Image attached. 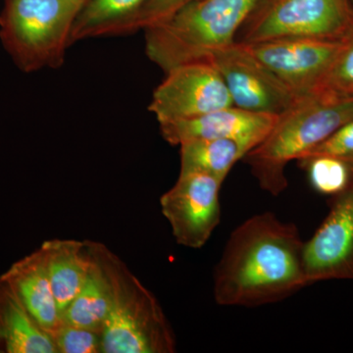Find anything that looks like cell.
I'll list each match as a JSON object with an SVG mask.
<instances>
[{
    "mask_svg": "<svg viewBox=\"0 0 353 353\" xmlns=\"http://www.w3.org/2000/svg\"><path fill=\"white\" fill-rule=\"evenodd\" d=\"M304 243L294 223L255 214L230 234L213 274V296L225 307H259L307 287Z\"/></svg>",
    "mask_w": 353,
    "mask_h": 353,
    "instance_id": "cell-1",
    "label": "cell"
},
{
    "mask_svg": "<svg viewBox=\"0 0 353 353\" xmlns=\"http://www.w3.org/2000/svg\"><path fill=\"white\" fill-rule=\"evenodd\" d=\"M352 119L353 97L316 90L280 114L266 139L243 161L261 190L279 196L289 185L285 169L290 162L312 152Z\"/></svg>",
    "mask_w": 353,
    "mask_h": 353,
    "instance_id": "cell-2",
    "label": "cell"
},
{
    "mask_svg": "<svg viewBox=\"0 0 353 353\" xmlns=\"http://www.w3.org/2000/svg\"><path fill=\"white\" fill-rule=\"evenodd\" d=\"M259 0H194L164 22L148 28V57L165 73L194 61H208L236 41Z\"/></svg>",
    "mask_w": 353,
    "mask_h": 353,
    "instance_id": "cell-3",
    "label": "cell"
},
{
    "mask_svg": "<svg viewBox=\"0 0 353 353\" xmlns=\"http://www.w3.org/2000/svg\"><path fill=\"white\" fill-rule=\"evenodd\" d=\"M87 243L112 290V303L102 330L103 353L176 352L173 327L157 296L108 246Z\"/></svg>",
    "mask_w": 353,
    "mask_h": 353,
    "instance_id": "cell-4",
    "label": "cell"
},
{
    "mask_svg": "<svg viewBox=\"0 0 353 353\" xmlns=\"http://www.w3.org/2000/svg\"><path fill=\"white\" fill-rule=\"evenodd\" d=\"M88 0H4L0 39L16 66L32 73L57 68Z\"/></svg>",
    "mask_w": 353,
    "mask_h": 353,
    "instance_id": "cell-5",
    "label": "cell"
},
{
    "mask_svg": "<svg viewBox=\"0 0 353 353\" xmlns=\"http://www.w3.org/2000/svg\"><path fill=\"white\" fill-rule=\"evenodd\" d=\"M236 41L280 38L347 41L353 37L350 0H259Z\"/></svg>",
    "mask_w": 353,
    "mask_h": 353,
    "instance_id": "cell-6",
    "label": "cell"
},
{
    "mask_svg": "<svg viewBox=\"0 0 353 353\" xmlns=\"http://www.w3.org/2000/svg\"><path fill=\"white\" fill-rule=\"evenodd\" d=\"M232 105L231 95L215 67L208 61H194L166 72L153 92L148 109L161 124Z\"/></svg>",
    "mask_w": 353,
    "mask_h": 353,
    "instance_id": "cell-7",
    "label": "cell"
},
{
    "mask_svg": "<svg viewBox=\"0 0 353 353\" xmlns=\"http://www.w3.org/2000/svg\"><path fill=\"white\" fill-rule=\"evenodd\" d=\"M223 182L197 172H180L175 185L160 199L162 214L180 245L203 248L222 218L220 192Z\"/></svg>",
    "mask_w": 353,
    "mask_h": 353,
    "instance_id": "cell-8",
    "label": "cell"
},
{
    "mask_svg": "<svg viewBox=\"0 0 353 353\" xmlns=\"http://www.w3.org/2000/svg\"><path fill=\"white\" fill-rule=\"evenodd\" d=\"M208 61L219 72L236 108L280 115L299 99L240 41L218 51Z\"/></svg>",
    "mask_w": 353,
    "mask_h": 353,
    "instance_id": "cell-9",
    "label": "cell"
},
{
    "mask_svg": "<svg viewBox=\"0 0 353 353\" xmlns=\"http://www.w3.org/2000/svg\"><path fill=\"white\" fill-rule=\"evenodd\" d=\"M347 41L280 38L243 43L301 97L320 88Z\"/></svg>",
    "mask_w": 353,
    "mask_h": 353,
    "instance_id": "cell-10",
    "label": "cell"
},
{
    "mask_svg": "<svg viewBox=\"0 0 353 353\" xmlns=\"http://www.w3.org/2000/svg\"><path fill=\"white\" fill-rule=\"evenodd\" d=\"M331 201L328 215L304 243L308 285L324 281H353V183Z\"/></svg>",
    "mask_w": 353,
    "mask_h": 353,
    "instance_id": "cell-11",
    "label": "cell"
},
{
    "mask_svg": "<svg viewBox=\"0 0 353 353\" xmlns=\"http://www.w3.org/2000/svg\"><path fill=\"white\" fill-rule=\"evenodd\" d=\"M278 116L232 105L190 119L161 123L159 126L162 137L171 145L196 139H231L248 154L266 139Z\"/></svg>",
    "mask_w": 353,
    "mask_h": 353,
    "instance_id": "cell-12",
    "label": "cell"
},
{
    "mask_svg": "<svg viewBox=\"0 0 353 353\" xmlns=\"http://www.w3.org/2000/svg\"><path fill=\"white\" fill-rule=\"evenodd\" d=\"M3 275L17 290L34 320L50 336L59 326L61 317L51 289L41 246L31 254L14 262Z\"/></svg>",
    "mask_w": 353,
    "mask_h": 353,
    "instance_id": "cell-13",
    "label": "cell"
},
{
    "mask_svg": "<svg viewBox=\"0 0 353 353\" xmlns=\"http://www.w3.org/2000/svg\"><path fill=\"white\" fill-rule=\"evenodd\" d=\"M0 353H57L50 336L3 274L0 276Z\"/></svg>",
    "mask_w": 353,
    "mask_h": 353,
    "instance_id": "cell-14",
    "label": "cell"
},
{
    "mask_svg": "<svg viewBox=\"0 0 353 353\" xmlns=\"http://www.w3.org/2000/svg\"><path fill=\"white\" fill-rule=\"evenodd\" d=\"M60 317L75 299L92 266L87 241H46L41 245Z\"/></svg>",
    "mask_w": 353,
    "mask_h": 353,
    "instance_id": "cell-15",
    "label": "cell"
},
{
    "mask_svg": "<svg viewBox=\"0 0 353 353\" xmlns=\"http://www.w3.org/2000/svg\"><path fill=\"white\" fill-rule=\"evenodd\" d=\"M92 259L87 279L75 299L64 311L61 320L74 326L102 333L112 303V290L103 268L92 254Z\"/></svg>",
    "mask_w": 353,
    "mask_h": 353,
    "instance_id": "cell-16",
    "label": "cell"
},
{
    "mask_svg": "<svg viewBox=\"0 0 353 353\" xmlns=\"http://www.w3.org/2000/svg\"><path fill=\"white\" fill-rule=\"evenodd\" d=\"M148 0H88L79 14L72 43L80 39L126 34L128 27Z\"/></svg>",
    "mask_w": 353,
    "mask_h": 353,
    "instance_id": "cell-17",
    "label": "cell"
},
{
    "mask_svg": "<svg viewBox=\"0 0 353 353\" xmlns=\"http://www.w3.org/2000/svg\"><path fill=\"white\" fill-rule=\"evenodd\" d=\"M180 146V172H197L224 183L246 152L231 139H208L188 141Z\"/></svg>",
    "mask_w": 353,
    "mask_h": 353,
    "instance_id": "cell-18",
    "label": "cell"
},
{
    "mask_svg": "<svg viewBox=\"0 0 353 353\" xmlns=\"http://www.w3.org/2000/svg\"><path fill=\"white\" fill-rule=\"evenodd\" d=\"M312 189L333 199L353 183V163L332 155H308L296 160Z\"/></svg>",
    "mask_w": 353,
    "mask_h": 353,
    "instance_id": "cell-19",
    "label": "cell"
},
{
    "mask_svg": "<svg viewBox=\"0 0 353 353\" xmlns=\"http://www.w3.org/2000/svg\"><path fill=\"white\" fill-rule=\"evenodd\" d=\"M50 338L57 353H103L101 332L74 326L62 320Z\"/></svg>",
    "mask_w": 353,
    "mask_h": 353,
    "instance_id": "cell-20",
    "label": "cell"
},
{
    "mask_svg": "<svg viewBox=\"0 0 353 353\" xmlns=\"http://www.w3.org/2000/svg\"><path fill=\"white\" fill-rule=\"evenodd\" d=\"M318 90L353 97V37L343 46Z\"/></svg>",
    "mask_w": 353,
    "mask_h": 353,
    "instance_id": "cell-21",
    "label": "cell"
},
{
    "mask_svg": "<svg viewBox=\"0 0 353 353\" xmlns=\"http://www.w3.org/2000/svg\"><path fill=\"white\" fill-rule=\"evenodd\" d=\"M192 1L194 0H148L136 18L132 21L126 32L139 29L145 30L164 22Z\"/></svg>",
    "mask_w": 353,
    "mask_h": 353,
    "instance_id": "cell-22",
    "label": "cell"
},
{
    "mask_svg": "<svg viewBox=\"0 0 353 353\" xmlns=\"http://www.w3.org/2000/svg\"><path fill=\"white\" fill-rule=\"evenodd\" d=\"M308 155H332L353 163V119L304 157Z\"/></svg>",
    "mask_w": 353,
    "mask_h": 353,
    "instance_id": "cell-23",
    "label": "cell"
},
{
    "mask_svg": "<svg viewBox=\"0 0 353 353\" xmlns=\"http://www.w3.org/2000/svg\"><path fill=\"white\" fill-rule=\"evenodd\" d=\"M350 2H352V6H353V0H350Z\"/></svg>",
    "mask_w": 353,
    "mask_h": 353,
    "instance_id": "cell-24",
    "label": "cell"
}]
</instances>
